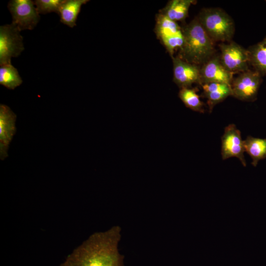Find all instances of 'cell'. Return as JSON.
<instances>
[{
  "instance_id": "7c38bea8",
  "label": "cell",
  "mask_w": 266,
  "mask_h": 266,
  "mask_svg": "<svg viewBox=\"0 0 266 266\" xmlns=\"http://www.w3.org/2000/svg\"><path fill=\"white\" fill-rule=\"evenodd\" d=\"M16 114L7 105H0V158L3 160L8 156L7 150L16 131Z\"/></svg>"
},
{
  "instance_id": "5b68a950",
  "label": "cell",
  "mask_w": 266,
  "mask_h": 266,
  "mask_svg": "<svg viewBox=\"0 0 266 266\" xmlns=\"http://www.w3.org/2000/svg\"><path fill=\"white\" fill-rule=\"evenodd\" d=\"M20 30L11 23L0 27V65L11 63L24 49Z\"/></svg>"
},
{
  "instance_id": "277c9868",
  "label": "cell",
  "mask_w": 266,
  "mask_h": 266,
  "mask_svg": "<svg viewBox=\"0 0 266 266\" xmlns=\"http://www.w3.org/2000/svg\"><path fill=\"white\" fill-rule=\"evenodd\" d=\"M155 31L171 57L176 49L182 47L184 40L182 29L177 22L161 13L156 16Z\"/></svg>"
},
{
  "instance_id": "e0dca14e",
  "label": "cell",
  "mask_w": 266,
  "mask_h": 266,
  "mask_svg": "<svg viewBox=\"0 0 266 266\" xmlns=\"http://www.w3.org/2000/svg\"><path fill=\"white\" fill-rule=\"evenodd\" d=\"M248 50L250 64L262 76L266 75V37Z\"/></svg>"
},
{
  "instance_id": "9a60e30c",
  "label": "cell",
  "mask_w": 266,
  "mask_h": 266,
  "mask_svg": "<svg viewBox=\"0 0 266 266\" xmlns=\"http://www.w3.org/2000/svg\"><path fill=\"white\" fill-rule=\"evenodd\" d=\"M194 1L193 0H172L160 13L174 22L183 21L188 16L189 8Z\"/></svg>"
},
{
  "instance_id": "2e32d148",
  "label": "cell",
  "mask_w": 266,
  "mask_h": 266,
  "mask_svg": "<svg viewBox=\"0 0 266 266\" xmlns=\"http://www.w3.org/2000/svg\"><path fill=\"white\" fill-rule=\"evenodd\" d=\"M245 152L251 157V164L256 166L258 162L266 158V138H261L248 136L244 140Z\"/></svg>"
},
{
  "instance_id": "8fae6325",
  "label": "cell",
  "mask_w": 266,
  "mask_h": 266,
  "mask_svg": "<svg viewBox=\"0 0 266 266\" xmlns=\"http://www.w3.org/2000/svg\"><path fill=\"white\" fill-rule=\"evenodd\" d=\"M233 75L223 66L219 57L213 56L200 68V85L211 82L231 84Z\"/></svg>"
},
{
  "instance_id": "30bf717a",
  "label": "cell",
  "mask_w": 266,
  "mask_h": 266,
  "mask_svg": "<svg viewBox=\"0 0 266 266\" xmlns=\"http://www.w3.org/2000/svg\"><path fill=\"white\" fill-rule=\"evenodd\" d=\"M172 59L173 81L181 89L191 87L194 83L200 84V68L188 63L179 56Z\"/></svg>"
},
{
  "instance_id": "6da1fadb",
  "label": "cell",
  "mask_w": 266,
  "mask_h": 266,
  "mask_svg": "<svg viewBox=\"0 0 266 266\" xmlns=\"http://www.w3.org/2000/svg\"><path fill=\"white\" fill-rule=\"evenodd\" d=\"M121 231L119 226H114L92 234L60 266H125L124 256L118 248Z\"/></svg>"
},
{
  "instance_id": "ac0fdd59",
  "label": "cell",
  "mask_w": 266,
  "mask_h": 266,
  "mask_svg": "<svg viewBox=\"0 0 266 266\" xmlns=\"http://www.w3.org/2000/svg\"><path fill=\"white\" fill-rule=\"evenodd\" d=\"M197 91V89L195 88H181L178 96L187 107L194 111L204 113V104L200 100Z\"/></svg>"
},
{
  "instance_id": "7a4b0ae2",
  "label": "cell",
  "mask_w": 266,
  "mask_h": 266,
  "mask_svg": "<svg viewBox=\"0 0 266 266\" xmlns=\"http://www.w3.org/2000/svg\"><path fill=\"white\" fill-rule=\"evenodd\" d=\"M182 29L184 40L180 49L181 58L199 66L213 56L214 41L205 31L198 17Z\"/></svg>"
},
{
  "instance_id": "ffe728a7",
  "label": "cell",
  "mask_w": 266,
  "mask_h": 266,
  "mask_svg": "<svg viewBox=\"0 0 266 266\" xmlns=\"http://www.w3.org/2000/svg\"><path fill=\"white\" fill-rule=\"evenodd\" d=\"M63 0H35L33 1L39 14H45L50 12L59 14L60 6Z\"/></svg>"
},
{
  "instance_id": "52a82bcc",
  "label": "cell",
  "mask_w": 266,
  "mask_h": 266,
  "mask_svg": "<svg viewBox=\"0 0 266 266\" xmlns=\"http://www.w3.org/2000/svg\"><path fill=\"white\" fill-rule=\"evenodd\" d=\"M7 7L12 15V23L20 31L33 29L39 21L40 16L33 1L12 0L9 1Z\"/></svg>"
},
{
  "instance_id": "9c48e42d",
  "label": "cell",
  "mask_w": 266,
  "mask_h": 266,
  "mask_svg": "<svg viewBox=\"0 0 266 266\" xmlns=\"http://www.w3.org/2000/svg\"><path fill=\"white\" fill-rule=\"evenodd\" d=\"M244 140L240 131L233 124L228 125L225 128L221 137V154L223 160L235 157L237 158L244 166H246L244 157Z\"/></svg>"
},
{
  "instance_id": "4fadbf2b",
  "label": "cell",
  "mask_w": 266,
  "mask_h": 266,
  "mask_svg": "<svg viewBox=\"0 0 266 266\" xmlns=\"http://www.w3.org/2000/svg\"><path fill=\"white\" fill-rule=\"evenodd\" d=\"M201 86L203 90L202 95L207 99L210 112L216 104L232 96V90L229 84L211 82L203 84Z\"/></svg>"
},
{
  "instance_id": "d6986e66",
  "label": "cell",
  "mask_w": 266,
  "mask_h": 266,
  "mask_svg": "<svg viewBox=\"0 0 266 266\" xmlns=\"http://www.w3.org/2000/svg\"><path fill=\"white\" fill-rule=\"evenodd\" d=\"M23 82L17 69L11 63L1 65L0 84L6 88L13 90Z\"/></svg>"
},
{
  "instance_id": "ba28073f",
  "label": "cell",
  "mask_w": 266,
  "mask_h": 266,
  "mask_svg": "<svg viewBox=\"0 0 266 266\" xmlns=\"http://www.w3.org/2000/svg\"><path fill=\"white\" fill-rule=\"evenodd\" d=\"M262 75L258 71L247 70L233 78L231 84L232 96L246 101L257 99L259 89L262 83Z\"/></svg>"
},
{
  "instance_id": "3957f363",
  "label": "cell",
  "mask_w": 266,
  "mask_h": 266,
  "mask_svg": "<svg viewBox=\"0 0 266 266\" xmlns=\"http://www.w3.org/2000/svg\"><path fill=\"white\" fill-rule=\"evenodd\" d=\"M209 36L214 41H231L235 27L232 17L220 8H205L198 17Z\"/></svg>"
},
{
  "instance_id": "5bb4252c",
  "label": "cell",
  "mask_w": 266,
  "mask_h": 266,
  "mask_svg": "<svg viewBox=\"0 0 266 266\" xmlns=\"http://www.w3.org/2000/svg\"><path fill=\"white\" fill-rule=\"evenodd\" d=\"M88 1V0H63L58 14L61 22L70 28L75 27L82 6Z\"/></svg>"
},
{
  "instance_id": "8992f818",
  "label": "cell",
  "mask_w": 266,
  "mask_h": 266,
  "mask_svg": "<svg viewBox=\"0 0 266 266\" xmlns=\"http://www.w3.org/2000/svg\"><path fill=\"white\" fill-rule=\"evenodd\" d=\"M219 47L221 51L220 61L228 71L233 74L248 70V50L232 41L228 43H221Z\"/></svg>"
}]
</instances>
